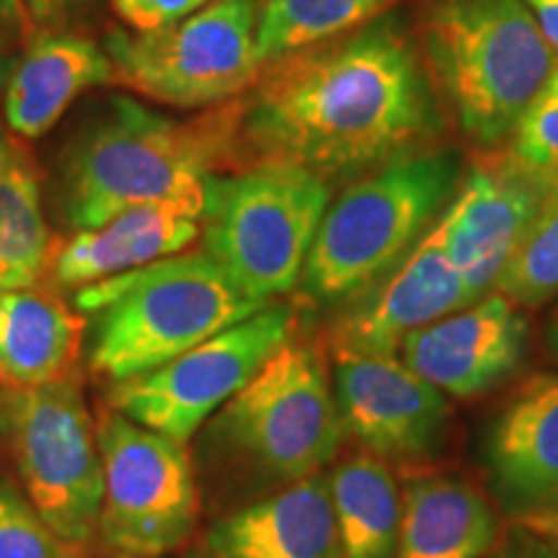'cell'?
Masks as SVG:
<instances>
[{"label": "cell", "mask_w": 558, "mask_h": 558, "mask_svg": "<svg viewBox=\"0 0 558 558\" xmlns=\"http://www.w3.org/2000/svg\"><path fill=\"white\" fill-rule=\"evenodd\" d=\"M220 114L228 171L282 163L326 184L435 148L445 122L418 41L393 13L267 62Z\"/></svg>", "instance_id": "obj_1"}, {"label": "cell", "mask_w": 558, "mask_h": 558, "mask_svg": "<svg viewBox=\"0 0 558 558\" xmlns=\"http://www.w3.org/2000/svg\"><path fill=\"white\" fill-rule=\"evenodd\" d=\"M220 169H226L220 107L181 122L114 96L62 153V215L75 230L99 228L143 205H177L202 218L207 179Z\"/></svg>", "instance_id": "obj_2"}, {"label": "cell", "mask_w": 558, "mask_h": 558, "mask_svg": "<svg viewBox=\"0 0 558 558\" xmlns=\"http://www.w3.org/2000/svg\"><path fill=\"white\" fill-rule=\"evenodd\" d=\"M416 41L439 104L478 153L505 150L558 75L522 0H429Z\"/></svg>", "instance_id": "obj_3"}, {"label": "cell", "mask_w": 558, "mask_h": 558, "mask_svg": "<svg viewBox=\"0 0 558 558\" xmlns=\"http://www.w3.org/2000/svg\"><path fill=\"white\" fill-rule=\"evenodd\" d=\"M75 305L90 316V369L111 383H124L166 365L269 303L246 295L205 251H181L81 288Z\"/></svg>", "instance_id": "obj_4"}, {"label": "cell", "mask_w": 558, "mask_h": 558, "mask_svg": "<svg viewBox=\"0 0 558 558\" xmlns=\"http://www.w3.org/2000/svg\"><path fill=\"white\" fill-rule=\"evenodd\" d=\"M463 179L450 148H429L354 179L331 202L305 259L300 290L341 305L373 288L435 226Z\"/></svg>", "instance_id": "obj_5"}, {"label": "cell", "mask_w": 558, "mask_h": 558, "mask_svg": "<svg viewBox=\"0 0 558 558\" xmlns=\"http://www.w3.org/2000/svg\"><path fill=\"white\" fill-rule=\"evenodd\" d=\"M209 439L267 486L318 476L337 456L344 424L316 341L292 333L213 416Z\"/></svg>", "instance_id": "obj_6"}, {"label": "cell", "mask_w": 558, "mask_h": 558, "mask_svg": "<svg viewBox=\"0 0 558 558\" xmlns=\"http://www.w3.org/2000/svg\"><path fill=\"white\" fill-rule=\"evenodd\" d=\"M331 184L298 166L264 163L207 179L202 246L262 303L300 284Z\"/></svg>", "instance_id": "obj_7"}, {"label": "cell", "mask_w": 558, "mask_h": 558, "mask_svg": "<svg viewBox=\"0 0 558 558\" xmlns=\"http://www.w3.org/2000/svg\"><path fill=\"white\" fill-rule=\"evenodd\" d=\"M0 435L34 509L60 538L88 546L99 535L104 469L78 380L0 388Z\"/></svg>", "instance_id": "obj_8"}, {"label": "cell", "mask_w": 558, "mask_h": 558, "mask_svg": "<svg viewBox=\"0 0 558 558\" xmlns=\"http://www.w3.org/2000/svg\"><path fill=\"white\" fill-rule=\"evenodd\" d=\"M256 0H209L160 32L111 29L104 50L117 81L177 109H207L239 99L259 75Z\"/></svg>", "instance_id": "obj_9"}, {"label": "cell", "mask_w": 558, "mask_h": 558, "mask_svg": "<svg viewBox=\"0 0 558 558\" xmlns=\"http://www.w3.org/2000/svg\"><path fill=\"white\" fill-rule=\"evenodd\" d=\"M104 497L99 533L122 556L160 558L199 520V488L186 445L140 427L120 411L101 416Z\"/></svg>", "instance_id": "obj_10"}, {"label": "cell", "mask_w": 558, "mask_h": 558, "mask_svg": "<svg viewBox=\"0 0 558 558\" xmlns=\"http://www.w3.org/2000/svg\"><path fill=\"white\" fill-rule=\"evenodd\" d=\"M295 331V308L269 303L166 365L114 383L109 390L111 409L140 427L186 445Z\"/></svg>", "instance_id": "obj_11"}, {"label": "cell", "mask_w": 558, "mask_h": 558, "mask_svg": "<svg viewBox=\"0 0 558 558\" xmlns=\"http://www.w3.org/2000/svg\"><path fill=\"white\" fill-rule=\"evenodd\" d=\"M333 396L344 435L388 463H418L448 437V396L416 375L401 354L331 347Z\"/></svg>", "instance_id": "obj_12"}, {"label": "cell", "mask_w": 558, "mask_h": 558, "mask_svg": "<svg viewBox=\"0 0 558 558\" xmlns=\"http://www.w3.org/2000/svg\"><path fill=\"white\" fill-rule=\"evenodd\" d=\"M554 184V177L520 163L507 148L481 153L478 163L463 173L437 226L473 298L497 288Z\"/></svg>", "instance_id": "obj_13"}, {"label": "cell", "mask_w": 558, "mask_h": 558, "mask_svg": "<svg viewBox=\"0 0 558 558\" xmlns=\"http://www.w3.org/2000/svg\"><path fill=\"white\" fill-rule=\"evenodd\" d=\"M471 303L476 298L450 259L435 222L386 277L341 303L331 326V347L396 357L411 333Z\"/></svg>", "instance_id": "obj_14"}, {"label": "cell", "mask_w": 558, "mask_h": 558, "mask_svg": "<svg viewBox=\"0 0 558 558\" xmlns=\"http://www.w3.org/2000/svg\"><path fill=\"white\" fill-rule=\"evenodd\" d=\"M527 341L525 313L492 290L463 311L411 333L401 347V360L448 399L471 401L518 373Z\"/></svg>", "instance_id": "obj_15"}, {"label": "cell", "mask_w": 558, "mask_h": 558, "mask_svg": "<svg viewBox=\"0 0 558 558\" xmlns=\"http://www.w3.org/2000/svg\"><path fill=\"white\" fill-rule=\"evenodd\" d=\"M194 558H341L329 478H303L215 522Z\"/></svg>", "instance_id": "obj_16"}, {"label": "cell", "mask_w": 558, "mask_h": 558, "mask_svg": "<svg viewBox=\"0 0 558 558\" xmlns=\"http://www.w3.org/2000/svg\"><path fill=\"white\" fill-rule=\"evenodd\" d=\"M486 465L514 514L558 507V373L527 380L488 429Z\"/></svg>", "instance_id": "obj_17"}, {"label": "cell", "mask_w": 558, "mask_h": 558, "mask_svg": "<svg viewBox=\"0 0 558 558\" xmlns=\"http://www.w3.org/2000/svg\"><path fill=\"white\" fill-rule=\"evenodd\" d=\"M117 81L104 45L78 34L34 32L13 60L3 94V120L19 140L47 135L83 90Z\"/></svg>", "instance_id": "obj_18"}, {"label": "cell", "mask_w": 558, "mask_h": 558, "mask_svg": "<svg viewBox=\"0 0 558 558\" xmlns=\"http://www.w3.org/2000/svg\"><path fill=\"white\" fill-rule=\"evenodd\" d=\"M199 233L202 218L184 207H130L99 228L75 230L54 251L50 271L62 288H88L181 254Z\"/></svg>", "instance_id": "obj_19"}, {"label": "cell", "mask_w": 558, "mask_h": 558, "mask_svg": "<svg viewBox=\"0 0 558 558\" xmlns=\"http://www.w3.org/2000/svg\"><path fill=\"white\" fill-rule=\"evenodd\" d=\"M88 320L58 292H0V388H37L75 378Z\"/></svg>", "instance_id": "obj_20"}, {"label": "cell", "mask_w": 558, "mask_h": 558, "mask_svg": "<svg viewBox=\"0 0 558 558\" xmlns=\"http://www.w3.org/2000/svg\"><path fill=\"white\" fill-rule=\"evenodd\" d=\"M497 535V514L469 481L429 473L403 486L396 558H486Z\"/></svg>", "instance_id": "obj_21"}, {"label": "cell", "mask_w": 558, "mask_h": 558, "mask_svg": "<svg viewBox=\"0 0 558 558\" xmlns=\"http://www.w3.org/2000/svg\"><path fill=\"white\" fill-rule=\"evenodd\" d=\"M54 251L34 156L13 132L0 130V292L37 284Z\"/></svg>", "instance_id": "obj_22"}, {"label": "cell", "mask_w": 558, "mask_h": 558, "mask_svg": "<svg viewBox=\"0 0 558 558\" xmlns=\"http://www.w3.org/2000/svg\"><path fill=\"white\" fill-rule=\"evenodd\" d=\"M329 494L341 558H396L401 492L386 460L369 452L341 460Z\"/></svg>", "instance_id": "obj_23"}, {"label": "cell", "mask_w": 558, "mask_h": 558, "mask_svg": "<svg viewBox=\"0 0 558 558\" xmlns=\"http://www.w3.org/2000/svg\"><path fill=\"white\" fill-rule=\"evenodd\" d=\"M399 0H256L262 65L311 50L386 16Z\"/></svg>", "instance_id": "obj_24"}, {"label": "cell", "mask_w": 558, "mask_h": 558, "mask_svg": "<svg viewBox=\"0 0 558 558\" xmlns=\"http://www.w3.org/2000/svg\"><path fill=\"white\" fill-rule=\"evenodd\" d=\"M494 290L520 308H538L558 295V179Z\"/></svg>", "instance_id": "obj_25"}, {"label": "cell", "mask_w": 558, "mask_h": 558, "mask_svg": "<svg viewBox=\"0 0 558 558\" xmlns=\"http://www.w3.org/2000/svg\"><path fill=\"white\" fill-rule=\"evenodd\" d=\"M0 558H81V546L60 538L24 494L0 481Z\"/></svg>", "instance_id": "obj_26"}, {"label": "cell", "mask_w": 558, "mask_h": 558, "mask_svg": "<svg viewBox=\"0 0 558 558\" xmlns=\"http://www.w3.org/2000/svg\"><path fill=\"white\" fill-rule=\"evenodd\" d=\"M507 150L530 169L558 179V75L530 107Z\"/></svg>", "instance_id": "obj_27"}, {"label": "cell", "mask_w": 558, "mask_h": 558, "mask_svg": "<svg viewBox=\"0 0 558 558\" xmlns=\"http://www.w3.org/2000/svg\"><path fill=\"white\" fill-rule=\"evenodd\" d=\"M209 0H111V11L130 32H160L205 9Z\"/></svg>", "instance_id": "obj_28"}, {"label": "cell", "mask_w": 558, "mask_h": 558, "mask_svg": "<svg viewBox=\"0 0 558 558\" xmlns=\"http://www.w3.org/2000/svg\"><path fill=\"white\" fill-rule=\"evenodd\" d=\"M486 558H558V556L554 554V548H550L548 543H543L541 538H535L533 533H527L525 527H520L518 533L509 535V541L497 546V550H492Z\"/></svg>", "instance_id": "obj_29"}, {"label": "cell", "mask_w": 558, "mask_h": 558, "mask_svg": "<svg viewBox=\"0 0 558 558\" xmlns=\"http://www.w3.org/2000/svg\"><path fill=\"white\" fill-rule=\"evenodd\" d=\"M37 32V21L24 0H0V37L29 39Z\"/></svg>", "instance_id": "obj_30"}, {"label": "cell", "mask_w": 558, "mask_h": 558, "mask_svg": "<svg viewBox=\"0 0 558 558\" xmlns=\"http://www.w3.org/2000/svg\"><path fill=\"white\" fill-rule=\"evenodd\" d=\"M518 525L525 527L527 533H533L535 538L548 543L558 556V507L533 509V512L518 514Z\"/></svg>", "instance_id": "obj_31"}, {"label": "cell", "mask_w": 558, "mask_h": 558, "mask_svg": "<svg viewBox=\"0 0 558 558\" xmlns=\"http://www.w3.org/2000/svg\"><path fill=\"white\" fill-rule=\"evenodd\" d=\"M522 3L533 13L543 37H546L548 45L558 54V0H522Z\"/></svg>", "instance_id": "obj_32"}, {"label": "cell", "mask_w": 558, "mask_h": 558, "mask_svg": "<svg viewBox=\"0 0 558 558\" xmlns=\"http://www.w3.org/2000/svg\"><path fill=\"white\" fill-rule=\"evenodd\" d=\"M24 3L39 24V21H58L68 16V13L81 9V3H86V0H24Z\"/></svg>", "instance_id": "obj_33"}, {"label": "cell", "mask_w": 558, "mask_h": 558, "mask_svg": "<svg viewBox=\"0 0 558 558\" xmlns=\"http://www.w3.org/2000/svg\"><path fill=\"white\" fill-rule=\"evenodd\" d=\"M11 70H13V58L5 50H0V107H3L5 83L11 78Z\"/></svg>", "instance_id": "obj_34"}, {"label": "cell", "mask_w": 558, "mask_h": 558, "mask_svg": "<svg viewBox=\"0 0 558 558\" xmlns=\"http://www.w3.org/2000/svg\"><path fill=\"white\" fill-rule=\"evenodd\" d=\"M546 339H548V347H550V352L556 354L558 357V311H556V316L550 318V324H548V333H546Z\"/></svg>", "instance_id": "obj_35"}, {"label": "cell", "mask_w": 558, "mask_h": 558, "mask_svg": "<svg viewBox=\"0 0 558 558\" xmlns=\"http://www.w3.org/2000/svg\"><path fill=\"white\" fill-rule=\"evenodd\" d=\"M122 558H137V556H122Z\"/></svg>", "instance_id": "obj_36"}]
</instances>
